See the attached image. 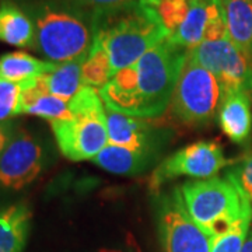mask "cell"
<instances>
[{"instance_id": "obj_1", "label": "cell", "mask_w": 252, "mask_h": 252, "mask_svg": "<svg viewBox=\"0 0 252 252\" xmlns=\"http://www.w3.org/2000/svg\"><path fill=\"white\" fill-rule=\"evenodd\" d=\"M187 56L188 49L170 35L164 38L98 90L105 107L140 119L162 115L171 104Z\"/></svg>"}, {"instance_id": "obj_2", "label": "cell", "mask_w": 252, "mask_h": 252, "mask_svg": "<svg viewBox=\"0 0 252 252\" xmlns=\"http://www.w3.org/2000/svg\"><path fill=\"white\" fill-rule=\"evenodd\" d=\"M35 27L34 51L49 62L84 61L97 34V13L77 0L18 1Z\"/></svg>"}, {"instance_id": "obj_3", "label": "cell", "mask_w": 252, "mask_h": 252, "mask_svg": "<svg viewBox=\"0 0 252 252\" xmlns=\"http://www.w3.org/2000/svg\"><path fill=\"white\" fill-rule=\"evenodd\" d=\"M168 35L153 0H135L119 9L97 14L95 38L108 51L112 76L137 62Z\"/></svg>"}, {"instance_id": "obj_4", "label": "cell", "mask_w": 252, "mask_h": 252, "mask_svg": "<svg viewBox=\"0 0 252 252\" xmlns=\"http://www.w3.org/2000/svg\"><path fill=\"white\" fill-rule=\"evenodd\" d=\"M180 192L190 219L210 238L252 213V202L228 177L189 181L181 185Z\"/></svg>"}, {"instance_id": "obj_5", "label": "cell", "mask_w": 252, "mask_h": 252, "mask_svg": "<svg viewBox=\"0 0 252 252\" xmlns=\"http://www.w3.org/2000/svg\"><path fill=\"white\" fill-rule=\"evenodd\" d=\"M69 107L72 117L51 122L58 147L70 161L93 160L108 144L105 104L97 89L84 86Z\"/></svg>"}, {"instance_id": "obj_6", "label": "cell", "mask_w": 252, "mask_h": 252, "mask_svg": "<svg viewBox=\"0 0 252 252\" xmlns=\"http://www.w3.org/2000/svg\"><path fill=\"white\" fill-rule=\"evenodd\" d=\"M221 99L219 80L188 55L172 94V114L184 124L203 125L219 114Z\"/></svg>"}, {"instance_id": "obj_7", "label": "cell", "mask_w": 252, "mask_h": 252, "mask_svg": "<svg viewBox=\"0 0 252 252\" xmlns=\"http://www.w3.org/2000/svg\"><path fill=\"white\" fill-rule=\"evenodd\" d=\"M231 162V160L225 158L220 143L213 140H200L182 147L160 162L150 177L149 188L157 193L168 181L180 177L207 180L215 177Z\"/></svg>"}, {"instance_id": "obj_8", "label": "cell", "mask_w": 252, "mask_h": 252, "mask_svg": "<svg viewBox=\"0 0 252 252\" xmlns=\"http://www.w3.org/2000/svg\"><path fill=\"white\" fill-rule=\"evenodd\" d=\"M157 224L162 252H210V237L190 219L180 188L170 193H160Z\"/></svg>"}, {"instance_id": "obj_9", "label": "cell", "mask_w": 252, "mask_h": 252, "mask_svg": "<svg viewBox=\"0 0 252 252\" xmlns=\"http://www.w3.org/2000/svg\"><path fill=\"white\" fill-rule=\"evenodd\" d=\"M188 55L216 77L223 91L252 90V63L228 36L205 41Z\"/></svg>"}, {"instance_id": "obj_10", "label": "cell", "mask_w": 252, "mask_h": 252, "mask_svg": "<svg viewBox=\"0 0 252 252\" xmlns=\"http://www.w3.org/2000/svg\"><path fill=\"white\" fill-rule=\"evenodd\" d=\"M44 167V149L27 129L17 127L0 156V187L18 190L38 178Z\"/></svg>"}, {"instance_id": "obj_11", "label": "cell", "mask_w": 252, "mask_h": 252, "mask_svg": "<svg viewBox=\"0 0 252 252\" xmlns=\"http://www.w3.org/2000/svg\"><path fill=\"white\" fill-rule=\"evenodd\" d=\"M185 49H193L205 41L227 36L221 0H189V10L180 28L170 35Z\"/></svg>"}, {"instance_id": "obj_12", "label": "cell", "mask_w": 252, "mask_h": 252, "mask_svg": "<svg viewBox=\"0 0 252 252\" xmlns=\"http://www.w3.org/2000/svg\"><path fill=\"white\" fill-rule=\"evenodd\" d=\"M251 91H223L219 108V125L233 143L247 144L252 133Z\"/></svg>"}, {"instance_id": "obj_13", "label": "cell", "mask_w": 252, "mask_h": 252, "mask_svg": "<svg viewBox=\"0 0 252 252\" xmlns=\"http://www.w3.org/2000/svg\"><path fill=\"white\" fill-rule=\"evenodd\" d=\"M0 41L17 48L34 49V23L27 11L13 0L0 1Z\"/></svg>"}, {"instance_id": "obj_14", "label": "cell", "mask_w": 252, "mask_h": 252, "mask_svg": "<svg viewBox=\"0 0 252 252\" xmlns=\"http://www.w3.org/2000/svg\"><path fill=\"white\" fill-rule=\"evenodd\" d=\"M35 115L49 122L72 117L69 101L46 93L38 83V79L26 83L20 98V115Z\"/></svg>"}, {"instance_id": "obj_15", "label": "cell", "mask_w": 252, "mask_h": 252, "mask_svg": "<svg viewBox=\"0 0 252 252\" xmlns=\"http://www.w3.org/2000/svg\"><path fill=\"white\" fill-rule=\"evenodd\" d=\"M108 143L129 149L149 147V126L140 118L121 114L105 107Z\"/></svg>"}, {"instance_id": "obj_16", "label": "cell", "mask_w": 252, "mask_h": 252, "mask_svg": "<svg viewBox=\"0 0 252 252\" xmlns=\"http://www.w3.org/2000/svg\"><path fill=\"white\" fill-rule=\"evenodd\" d=\"M31 224V210L18 203L0 209V252H23Z\"/></svg>"}, {"instance_id": "obj_17", "label": "cell", "mask_w": 252, "mask_h": 252, "mask_svg": "<svg viewBox=\"0 0 252 252\" xmlns=\"http://www.w3.org/2000/svg\"><path fill=\"white\" fill-rule=\"evenodd\" d=\"M227 36L252 63V0H221Z\"/></svg>"}, {"instance_id": "obj_18", "label": "cell", "mask_w": 252, "mask_h": 252, "mask_svg": "<svg viewBox=\"0 0 252 252\" xmlns=\"http://www.w3.org/2000/svg\"><path fill=\"white\" fill-rule=\"evenodd\" d=\"M93 161L105 171L130 175L140 172L150 161L149 149H129L115 144H107Z\"/></svg>"}, {"instance_id": "obj_19", "label": "cell", "mask_w": 252, "mask_h": 252, "mask_svg": "<svg viewBox=\"0 0 252 252\" xmlns=\"http://www.w3.org/2000/svg\"><path fill=\"white\" fill-rule=\"evenodd\" d=\"M59 63L38 59L26 52H10L0 56V77L13 83H30L52 72Z\"/></svg>"}, {"instance_id": "obj_20", "label": "cell", "mask_w": 252, "mask_h": 252, "mask_svg": "<svg viewBox=\"0 0 252 252\" xmlns=\"http://www.w3.org/2000/svg\"><path fill=\"white\" fill-rule=\"evenodd\" d=\"M84 61L59 63L52 72L38 77L39 86L55 97L70 101L84 87L81 64Z\"/></svg>"}, {"instance_id": "obj_21", "label": "cell", "mask_w": 252, "mask_h": 252, "mask_svg": "<svg viewBox=\"0 0 252 252\" xmlns=\"http://www.w3.org/2000/svg\"><path fill=\"white\" fill-rule=\"evenodd\" d=\"M81 77L84 86L97 90H101L112 77L108 51L98 38H95L91 52L81 64Z\"/></svg>"}, {"instance_id": "obj_22", "label": "cell", "mask_w": 252, "mask_h": 252, "mask_svg": "<svg viewBox=\"0 0 252 252\" xmlns=\"http://www.w3.org/2000/svg\"><path fill=\"white\" fill-rule=\"evenodd\" d=\"M251 224L252 213H248L228 231L210 238V252H241Z\"/></svg>"}, {"instance_id": "obj_23", "label": "cell", "mask_w": 252, "mask_h": 252, "mask_svg": "<svg viewBox=\"0 0 252 252\" xmlns=\"http://www.w3.org/2000/svg\"><path fill=\"white\" fill-rule=\"evenodd\" d=\"M154 7L162 26L172 35L188 14L189 0H158L154 1Z\"/></svg>"}, {"instance_id": "obj_24", "label": "cell", "mask_w": 252, "mask_h": 252, "mask_svg": "<svg viewBox=\"0 0 252 252\" xmlns=\"http://www.w3.org/2000/svg\"><path fill=\"white\" fill-rule=\"evenodd\" d=\"M24 86L26 83H13L0 77V122L20 115V98Z\"/></svg>"}, {"instance_id": "obj_25", "label": "cell", "mask_w": 252, "mask_h": 252, "mask_svg": "<svg viewBox=\"0 0 252 252\" xmlns=\"http://www.w3.org/2000/svg\"><path fill=\"white\" fill-rule=\"evenodd\" d=\"M227 177L234 181L252 202V154L227 172Z\"/></svg>"}, {"instance_id": "obj_26", "label": "cell", "mask_w": 252, "mask_h": 252, "mask_svg": "<svg viewBox=\"0 0 252 252\" xmlns=\"http://www.w3.org/2000/svg\"><path fill=\"white\" fill-rule=\"evenodd\" d=\"M77 1L81 3L83 6L93 10L94 13L99 14V13H107L111 10L119 9V7L126 6L135 0H77Z\"/></svg>"}, {"instance_id": "obj_27", "label": "cell", "mask_w": 252, "mask_h": 252, "mask_svg": "<svg viewBox=\"0 0 252 252\" xmlns=\"http://www.w3.org/2000/svg\"><path fill=\"white\" fill-rule=\"evenodd\" d=\"M16 130H17V126L14 125L11 121L0 122V156L3 154L4 149L7 147V144L11 140V137L14 136Z\"/></svg>"}, {"instance_id": "obj_28", "label": "cell", "mask_w": 252, "mask_h": 252, "mask_svg": "<svg viewBox=\"0 0 252 252\" xmlns=\"http://www.w3.org/2000/svg\"><path fill=\"white\" fill-rule=\"evenodd\" d=\"M97 252H142L139 245L136 243L135 240L132 237L127 238V241L124 247L121 248H102V250H98Z\"/></svg>"}, {"instance_id": "obj_29", "label": "cell", "mask_w": 252, "mask_h": 252, "mask_svg": "<svg viewBox=\"0 0 252 252\" xmlns=\"http://www.w3.org/2000/svg\"><path fill=\"white\" fill-rule=\"evenodd\" d=\"M241 252H252V224L251 228H250V233H248V237H247V240H245V243L243 245Z\"/></svg>"}, {"instance_id": "obj_30", "label": "cell", "mask_w": 252, "mask_h": 252, "mask_svg": "<svg viewBox=\"0 0 252 252\" xmlns=\"http://www.w3.org/2000/svg\"><path fill=\"white\" fill-rule=\"evenodd\" d=\"M18 1H27V0H18Z\"/></svg>"}, {"instance_id": "obj_31", "label": "cell", "mask_w": 252, "mask_h": 252, "mask_svg": "<svg viewBox=\"0 0 252 252\" xmlns=\"http://www.w3.org/2000/svg\"><path fill=\"white\" fill-rule=\"evenodd\" d=\"M153 1H158V0H153Z\"/></svg>"}]
</instances>
